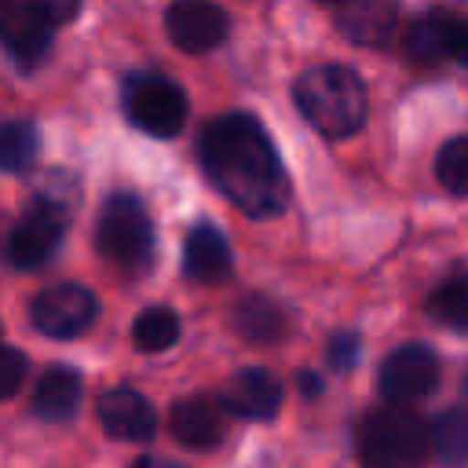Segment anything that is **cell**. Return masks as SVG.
I'll return each mask as SVG.
<instances>
[{"label": "cell", "instance_id": "1", "mask_svg": "<svg viewBox=\"0 0 468 468\" xmlns=\"http://www.w3.org/2000/svg\"><path fill=\"white\" fill-rule=\"evenodd\" d=\"M197 157L208 183L245 216L271 219L285 212L292 197V183L285 176V165L271 135L256 117L223 113L208 121L197 139Z\"/></svg>", "mask_w": 468, "mask_h": 468}, {"label": "cell", "instance_id": "2", "mask_svg": "<svg viewBox=\"0 0 468 468\" xmlns=\"http://www.w3.org/2000/svg\"><path fill=\"white\" fill-rule=\"evenodd\" d=\"M292 99H296L303 121L329 139L355 135L366 121V110H369V95H366L362 77L347 66H336V62L303 69L292 84Z\"/></svg>", "mask_w": 468, "mask_h": 468}, {"label": "cell", "instance_id": "3", "mask_svg": "<svg viewBox=\"0 0 468 468\" xmlns=\"http://www.w3.org/2000/svg\"><path fill=\"white\" fill-rule=\"evenodd\" d=\"M358 457L366 468H424L431 453V424L410 406L388 402L358 424Z\"/></svg>", "mask_w": 468, "mask_h": 468}, {"label": "cell", "instance_id": "4", "mask_svg": "<svg viewBox=\"0 0 468 468\" xmlns=\"http://www.w3.org/2000/svg\"><path fill=\"white\" fill-rule=\"evenodd\" d=\"M95 249L106 263L121 267V271H143L154 256V223L146 205L121 190L110 194L99 219H95Z\"/></svg>", "mask_w": 468, "mask_h": 468}, {"label": "cell", "instance_id": "5", "mask_svg": "<svg viewBox=\"0 0 468 468\" xmlns=\"http://www.w3.org/2000/svg\"><path fill=\"white\" fill-rule=\"evenodd\" d=\"M121 102H124L128 121L154 139H172L186 124V95L176 80H168L161 73L128 77Z\"/></svg>", "mask_w": 468, "mask_h": 468}, {"label": "cell", "instance_id": "6", "mask_svg": "<svg viewBox=\"0 0 468 468\" xmlns=\"http://www.w3.org/2000/svg\"><path fill=\"white\" fill-rule=\"evenodd\" d=\"M95 314H99V300L80 282L51 285V289L37 292L33 303H29V322L48 340H73V336H80L84 329H91Z\"/></svg>", "mask_w": 468, "mask_h": 468}, {"label": "cell", "instance_id": "7", "mask_svg": "<svg viewBox=\"0 0 468 468\" xmlns=\"http://www.w3.org/2000/svg\"><path fill=\"white\" fill-rule=\"evenodd\" d=\"M435 384H439V355L428 344H402L377 369V391L399 406L428 399Z\"/></svg>", "mask_w": 468, "mask_h": 468}, {"label": "cell", "instance_id": "8", "mask_svg": "<svg viewBox=\"0 0 468 468\" xmlns=\"http://www.w3.org/2000/svg\"><path fill=\"white\" fill-rule=\"evenodd\" d=\"M165 29L179 51L205 55L227 40L230 18L212 0H172V7L165 11Z\"/></svg>", "mask_w": 468, "mask_h": 468}, {"label": "cell", "instance_id": "9", "mask_svg": "<svg viewBox=\"0 0 468 468\" xmlns=\"http://www.w3.org/2000/svg\"><path fill=\"white\" fill-rule=\"evenodd\" d=\"M66 223H69V219L55 216L51 208H44V205L33 201L29 212H26V216L11 227V234H7V245H4L7 263H11L15 271H37V267H44V263L55 256V249L62 245Z\"/></svg>", "mask_w": 468, "mask_h": 468}, {"label": "cell", "instance_id": "10", "mask_svg": "<svg viewBox=\"0 0 468 468\" xmlns=\"http://www.w3.org/2000/svg\"><path fill=\"white\" fill-rule=\"evenodd\" d=\"M329 11L340 37L358 48H388L399 29V0H340Z\"/></svg>", "mask_w": 468, "mask_h": 468}, {"label": "cell", "instance_id": "11", "mask_svg": "<svg viewBox=\"0 0 468 468\" xmlns=\"http://www.w3.org/2000/svg\"><path fill=\"white\" fill-rule=\"evenodd\" d=\"M95 413H99L102 431L110 439H121V442H146L157 431L154 406L135 388H110V391H102L99 402H95Z\"/></svg>", "mask_w": 468, "mask_h": 468}, {"label": "cell", "instance_id": "12", "mask_svg": "<svg viewBox=\"0 0 468 468\" xmlns=\"http://www.w3.org/2000/svg\"><path fill=\"white\" fill-rule=\"evenodd\" d=\"M183 271L197 285H219L234 274V252L216 223H194L183 241Z\"/></svg>", "mask_w": 468, "mask_h": 468}, {"label": "cell", "instance_id": "13", "mask_svg": "<svg viewBox=\"0 0 468 468\" xmlns=\"http://www.w3.org/2000/svg\"><path fill=\"white\" fill-rule=\"evenodd\" d=\"M223 410L234 413V417H245V420H267L282 410V384L260 369V366H249V369H238L230 377V384L223 388L219 395Z\"/></svg>", "mask_w": 468, "mask_h": 468}, {"label": "cell", "instance_id": "14", "mask_svg": "<svg viewBox=\"0 0 468 468\" xmlns=\"http://www.w3.org/2000/svg\"><path fill=\"white\" fill-rule=\"evenodd\" d=\"M51 22L29 0H7L4 7V44L18 66H37L51 51Z\"/></svg>", "mask_w": 468, "mask_h": 468}, {"label": "cell", "instance_id": "15", "mask_svg": "<svg viewBox=\"0 0 468 468\" xmlns=\"http://www.w3.org/2000/svg\"><path fill=\"white\" fill-rule=\"evenodd\" d=\"M223 402L208 399V395H190V399H179L172 406V417H168V431L176 442L190 446V450H208L223 439Z\"/></svg>", "mask_w": 468, "mask_h": 468}, {"label": "cell", "instance_id": "16", "mask_svg": "<svg viewBox=\"0 0 468 468\" xmlns=\"http://www.w3.org/2000/svg\"><path fill=\"white\" fill-rule=\"evenodd\" d=\"M457 18L461 15H450V11H424L420 18L410 22V29L402 37V51L413 62H424V66H435V62L453 58V29H457Z\"/></svg>", "mask_w": 468, "mask_h": 468}, {"label": "cell", "instance_id": "17", "mask_svg": "<svg viewBox=\"0 0 468 468\" xmlns=\"http://www.w3.org/2000/svg\"><path fill=\"white\" fill-rule=\"evenodd\" d=\"M230 325L249 344H278L289 333L285 311L263 292H245L230 311Z\"/></svg>", "mask_w": 468, "mask_h": 468}, {"label": "cell", "instance_id": "18", "mask_svg": "<svg viewBox=\"0 0 468 468\" xmlns=\"http://www.w3.org/2000/svg\"><path fill=\"white\" fill-rule=\"evenodd\" d=\"M84 380L69 366H51L33 388V413L40 420H69L80 410Z\"/></svg>", "mask_w": 468, "mask_h": 468}, {"label": "cell", "instance_id": "19", "mask_svg": "<svg viewBox=\"0 0 468 468\" xmlns=\"http://www.w3.org/2000/svg\"><path fill=\"white\" fill-rule=\"evenodd\" d=\"M431 453L446 468H464L468 464V413L464 410H442L431 420Z\"/></svg>", "mask_w": 468, "mask_h": 468}, {"label": "cell", "instance_id": "20", "mask_svg": "<svg viewBox=\"0 0 468 468\" xmlns=\"http://www.w3.org/2000/svg\"><path fill=\"white\" fill-rule=\"evenodd\" d=\"M40 154V132L29 121H7L0 132V165L7 176H26L37 165Z\"/></svg>", "mask_w": 468, "mask_h": 468}, {"label": "cell", "instance_id": "21", "mask_svg": "<svg viewBox=\"0 0 468 468\" xmlns=\"http://www.w3.org/2000/svg\"><path fill=\"white\" fill-rule=\"evenodd\" d=\"M428 314L446 329L468 333V274L442 278L428 296Z\"/></svg>", "mask_w": 468, "mask_h": 468}, {"label": "cell", "instance_id": "22", "mask_svg": "<svg viewBox=\"0 0 468 468\" xmlns=\"http://www.w3.org/2000/svg\"><path fill=\"white\" fill-rule=\"evenodd\" d=\"M132 340L139 351L146 355H157V351H168L176 340H179V314L172 307H146L139 311L135 325H132Z\"/></svg>", "mask_w": 468, "mask_h": 468}, {"label": "cell", "instance_id": "23", "mask_svg": "<svg viewBox=\"0 0 468 468\" xmlns=\"http://www.w3.org/2000/svg\"><path fill=\"white\" fill-rule=\"evenodd\" d=\"M435 179L446 194L468 197V135L450 139L446 146H439L435 157Z\"/></svg>", "mask_w": 468, "mask_h": 468}, {"label": "cell", "instance_id": "24", "mask_svg": "<svg viewBox=\"0 0 468 468\" xmlns=\"http://www.w3.org/2000/svg\"><path fill=\"white\" fill-rule=\"evenodd\" d=\"M325 362H329V369H336V373L355 369V362H358V333H347V329L333 333L329 344H325Z\"/></svg>", "mask_w": 468, "mask_h": 468}, {"label": "cell", "instance_id": "25", "mask_svg": "<svg viewBox=\"0 0 468 468\" xmlns=\"http://www.w3.org/2000/svg\"><path fill=\"white\" fill-rule=\"evenodd\" d=\"M26 380V355L18 347H4V358H0V395L11 399Z\"/></svg>", "mask_w": 468, "mask_h": 468}, {"label": "cell", "instance_id": "26", "mask_svg": "<svg viewBox=\"0 0 468 468\" xmlns=\"http://www.w3.org/2000/svg\"><path fill=\"white\" fill-rule=\"evenodd\" d=\"M51 26H69L80 15V0H29Z\"/></svg>", "mask_w": 468, "mask_h": 468}, {"label": "cell", "instance_id": "27", "mask_svg": "<svg viewBox=\"0 0 468 468\" xmlns=\"http://www.w3.org/2000/svg\"><path fill=\"white\" fill-rule=\"evenodd\" d=\"M453 58L461 66H468V18H457V29H453Z\"/></svg>", "mask_w": 468, "mask_h": 468}, {"label": "cell", "instance_id": "28", "mask_svg": "<svg viewBox=\"0 0 468 468\" xmlns=\"http://www.w3.org/2000/svg\"><path fill=\"white\" fill-rule=\"evenodd\" d=\"M296 384H300L303 399H318V395H322V377H318V373H311V369H303V373L296 377Z\"/></svg>", "mask_w": 468, "mask_h": 468}, {"label": "cell", "instance_id": "29", "mask_svg": "<svg viewBox=\"0 0 468 468\" xmlns=\"http://www.w3.org/2000/svg\"><path fill=\"white\" fill-rule=\"evenodd\" d=\"M132 468H183V464H176V461H168V457H139Z\"/></svg>", "mask_w": 468, "mask_h": 468}, {"label": "cell", "instance_id": "30", "mask_svg": "<svg viewBox=\"0 0 468 468\" xmlns=\"http://www.w3.org/2000/svg\"><path fill=\"white\" fill-rule=\"evenodd\" d=\"M322 4H325V7H333V4H340V0H322Z\"/></svg>", "mask_w": 468, "mask_h": 468}, {"label": "cell", "instance_id": "31", "mask_svg": "<svg viewBox=\"0 0 468 468\" xmlns=\"http://www.w3.org/2000/svg\"><path fill=\"white\" fill-rule=\"evenodd\" d=\"M464 391H468V377H464Z\"/></svg>", "mask_w": 468, "mask_h": 468}]
</instances>
